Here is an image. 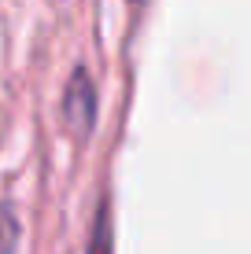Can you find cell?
<instances>
[{
	"mask_svg": "<svg viewBox=\"0 0 251 254\" xmlns=\"http://www.w3.org/2000/svg\"><path fill=\"white\" fill-rule=\"evenodd\" d=\"M63 118L71 126V133H89L92 122H96V89H92L89 70L78 66L67 81V96H63Z\"/></svg>",
	"mask_w": 251,
	"mask_h": 254,
	"instance_id": "6da1fadb",
	"label": "cell"
},
{
	"mask_svg": "<svg viewBox=\"0 0 251 254\" xmlns=\"http://www.w3.org/2000/svg\"><path fill=\"white\" fill-rule=\"evenodd\" d=\"M111 243H115V229H111V199L103 195L100 210H96V225H92V236H89V251H85V254H111Z\"/></svg>",
	"mask_w": 251,
	"mask_h": 254,
	"instance_id": "7a4b0ae2",
	"label": "cell"
},
{
	"mask_svg": "<svg viewBox=\"0 0 251 254\" xmlns=\"http://www.w3.org/2000/svg\"><path fill=\"white\" fill-rule=\"evenodd\" d=\"M15 236H19V225H15V214L7 206H0V254H11Z\"/></svg>",
	"mask_w": 251,
	"mask_h": 254,
	"instance_id": "3957f363",
	"label": "cell"
},
{
	"mask_svg": "<svg viewBox=\"0 0 251 254\" xmlns=\"http://www.w3.org/2000/svg\"><path fill=\"white\" fill-rule=\"evenodd\" d=\"M133 4H144V0H133Z\"/></svg>",
	"mask_w": 251,
	"mask_h": 254,
	"instance_id": "277c9868",
	"label": "cell"
}]
</instances>
